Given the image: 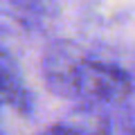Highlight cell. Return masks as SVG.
<instances>
[{
    "label": "cell",
    "instance_id": "cell-1",
    "mask_svg": "<svg viewBox=\"0 0 135 135\" xmlns=\"http://www.w3.org/2000/svg\"><path fill=\"white\" fill-rule=\"evenodd\" d=\"M43 77L54 95L79 101L81 108L126 106L133 92V79L122 65L86 52L70 41H59L47 47Z\"/></svg>",
    "mask_w": 135,
    "mask_h": 135
},
{
    "label": "cell",
    "instance_id": "cell-2",
    "mask_svg": "<svg viewBox=\"0 0 135 135\" xmlns=\"http://www.w3.org/2000/svg\"><path fill=\"white\" fill-rule=\"evenodd\" d=\"M7 104L20 115H29L34 108V97L25 86L20 68L9 52L0 50V106Z\"/></svg>",
    "mask_w": 135,
    "mask_h": 135
}]
</instances>
